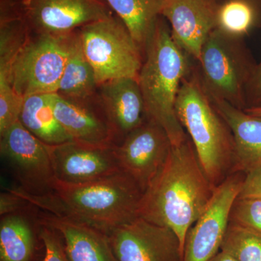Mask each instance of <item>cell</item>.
<instances>
[{
	"label": "cell",
	"instance_id": "cell-32",
	"mask_svg": "<svg viewBox=\"0 0 261 261\" xmlns=\"http://www.w3.org/2000/svg\"><path fill=\"white\" fill-rule=\"evenodd\" d=\"M252 1L255 2V3H257V4L261 5V0H252Z\"/></svg>",
	"mask_w": 261,
	"mask_h": 261
},
{
	"label": "cell",
	"instance_id": "cell-8",
	"mask_svg": "<svg viewBox=\"0 0 261 261\" xmlns=\"http://www.w3.org/2000/svg\"><path fill=\"white\" fill-rule=\"evenodd\" d=\"M0 153L20 183L34 195L53 190L56 177L47 145L19 121L0 135Z\"/></svg>",
	"mask_w": 261,
	"mask_h": 261
},
{
	"label": "cell",
	"instance_id": "cell-9",
	"mask_svg": "<svg viewBox=\"0 0 261 261\" xmlns=\"http://www.w3.org/2000/svg\"><path fill=\"white\" fill-rule=\"evenodd\" d=\"M245 173H232L215 190L205 212L189 229L183 261H209L221 250Z\"/></svg>",
	"mask_w": 261,
	"mask_h": 261
},
{
	"label": "cell",
	"instance_id": "cell-31",
	"mask_svg": "<svg viewBox=\"0 0 261 261\" xmlns=\"http://www.w3.org/2000/svg\"><path fill=\"white\" fill-rule=\"evenodd\" d=\"M250 114L256 115L261 116V107L249 108L244 110Z\"/></svg>",
	"mask_w": 261,
	"mask_h": 261
},
{
	"label": "cell",
	"instance_id": "cell-6",
	"mask_svg": "<svg viewBox=\"0 0 261 261\" xmlns=\"http://www.w3.org/2000/svg\"><path fill=\"white\" fill-rule=\"evenodd\" d=\"M77 31L98 86L118 79H138L144 55L118 17L113 15Z\"/></svg>",
	"mask_w": 261,
	"mask_h": 261
},
{
	"label": "cell",
	"instance_id": "cell-30",
	"mask_svg": "<svg viewBox=\"0 0 261 261\" xmlns=\"http://www.w3.org/2000/svg\"><path fill=\"white\" fill-rule=\"evenodd\" d=\"M209 261H238L228 252L220 250Z\"/></svg>",
	"mask_w": 261,
	"mask_h": 261
},
{
	"label": "cell",
	"instance_id": "cell-16",
	"mask_svg": "<svg viewBox=\"0 0 261 261\" xmlns=\"http://www.w3.org/2000/svg\"><path fill=\"white\" fill-rule=\"evenodd\" d=\"M97 92L98 100L114 134L115 145L147 120L138 79L108 81L98 86Z\"/></svg>",
	"mask_w": 261,
	"mask_h": 261
},
{
	"label": "cell",
	"instance_id": "cell-11",
	"mask_svg": "<svg viewBox=\"0 0 261 261\" xmlns=\"http://www.w3.org/2000/svg\"><path fill=\"white\" fill-rule=\"evenodd\" d=\"M171 146L166 130L147 118L113 148L121 171L144 192L166 163Z\"/></svg>",
	"mask_w": 261,
	"mask_h": 261
},
{
	"label": "cell",
	"instance_id": "cell-18",
	"mask_svg": "<svg viewBox=\"0 0 261 261\" xmlns=\"http://www.w3.org/2000/svg\"><path fill=\"white\" fill-rule=\"evenodd\" d=\"M39 223L61 235L68 261H118L108 235L97 228L49 214Z\"/></svg>",
	"mask_w": 261,
	"mask_h": 261
},
{
	"label": "cell",
	"instance_id": "cell-4",
	"mask_svg": "<svg viewBox=\"0 0 261 261\" xmlns=\"http://www.w3.org/2000/svg\"><path fill=\"white\" fill-rule=\"evenodd\" d=\"M176 113L204 172L217 187L232 173L234 142L229 127L215 107L195 67L182 81Z\"/></svg>",
	"mask_w": 261,
	"mask_h": 261
},
{
	"label": "cell",
	"instance_id": "cell-26",
	"mask_svg": "<svg viewBox=\"0 0 261 261\" xmlns=\"http://www.w3.org/2000/svg\"><path fill=\"white\" fill-rule=\"evenodd\" d=\"M42 226L40 238L45 247V256L43 261H68L58 233L50 227Z\"/></svg>",
	"mask_w": 261,
	"mask_h": 261
},
{
	"label": "cell",
	"instance_id": "cell-1",
	"mask_svg": "<svg viewBox=\"0 0 261 261\" xmlns=\"http://www.w3.org/2000/svg\"><path fill=\"white\" fill-rule=\"evenodd\" d=\"M216 188L188 137L171 146L166 163L143 192L138 217L172 230L184 250L189 229L205 212Z\"/></svg>",
	"mask_w": 261,
	"mask_h": 261
},
{
	"label": "cell",
	"instance_id": "cell-25",
	"mask_svg": "<svg viewBox=\"0 0 261 261\" xmlns=\"http://www.w3.org/2000/svg\"><path fill=\"white\" fill-rule=\"evenodd\" d=\"M229 223L261 234V197L237 198L230 214Z\"/></svg>",
	"mask_w": 261,
	"mask_h": 261
},
{
	"label": "cell",
	"instance_id": "cell-23",
	"mask_svg": "<svg viewBox=\"0 0 261 261\" xmlns=\"http://www.w3.org/2000/svg\"><path fill=\"white\" fill-rule=\"evenodd\" d=\"M257 5L252 0H226L218 6L216 29L230 37L243 39L256 25Z\"/></svg>",
	"mask_w": 261,
	"mask_h": 261
},
{
	"label": "cell",
	"instance_id": "cell-20",
	"mask_svg": "<svg viewBox=\"0 0 261 261\" xmlns=\"http://www.w3.org/2000/svg\"><path fill=\"white\" fill-rule=\"evenodd\" d=\"M53 94H34L24 98L19 121L46 145L72 141L55 116Z\"/></svg>",
	"mask_w": 261,
	"mask_h": 261
},
{
	"label": "cell",
	"instance_id": "cell-19",
	"mask_svg": "<svg viewBox=\"0 0 261 261\" xmlns=\"http://www.w3.org/2000/svg\"><path fill=\"white\" fill-rule=\"evenodd\" d=\"M97 89L95 73L84 55L78 31H75L56 93L70 99L89 100L93 99Z\"/></svg>",
	"mask_w": 261,
	"mask_h": 261
},
{
	"label": "cell",
	"instance_id": "cell-10",
	"mask_svg": "<svg viewBox=\"0 0 261 261\" xmlns=\"http://www.w3.org/2000/svg\"><path fill=\"white\" fill-rule=\"evenodd\" d=\"M19 10L35 34L68 35L113 15L105 0H22Z\"/></svg>",
	"mask_w": 261,
	"mask_h": 261
},
{
	"label": "cell",
	"instance_id": "cell-13",
	"mask_svg": "<svg viewBox=\"0 0 261 261\" xmlns=\"http://www.w3.org/2000/svg\"><path fill=\"white\" fill-rule=\"evenodd\" d=\"M113 146L96 147L75 141L47 145L56 179L81 185L120 172Z\"/></svg>",
	"mask_w": 261,
	"mask_h": 261
},
{
	"label": "cell",
	"instance_id": "cell-22",
	"mask_svg": "<svg viewBox=\"0 0 261 261\" xmlns=\"http://www.w3.org/2000/svg\"><path fill=\"white\" fill-rule=\"evenodd\" d=\"M34 247V233L23 216L16 213L2 218L0 261H29Z\"/></svg>",
	"mask_w": 261,
	"mask_h": 261
},
{
	"label": "cell",
	"instance_id": "cell-3",
	"mask_svg": "<svg viewBox=\"0 0 261 261\" xmlns=\"http://www.w3.org/2000/svg\"><path fill=\"white\" fill-rule=\"evenodd\" d=\"M189 58L173 39L169 25L160 17L146 45L138 82L147 119L166 130L172 145L188 137L178 121L176 102L182 81L193 67Z\"/></svg>",
	"mask_w": 261,
	"mask_h": 261
},
{
	"label": "cell",
	"instance_id": "cell-29",
	"mask_svg": "<svg viewBox=\"0 0 261 261\" xmlns=\"http://www.w3.org/2000/svg\"><path fill=\"white\" fill-rule=\"evenodd\" d=\"M29 205L25 200L15 193L13 190L2 192L0 195V214L5 215L16 214L23 207Z\"/></svg>",
	"mask_w": 261,
	"mask_h": 261
},
{
	"label": "cell",
	"instance_id": "cell-28",
	"mask_svg": "<svg viewBox=\"0 0 261 261\" xmlns=\"http://www.w3.org/2000/svg\"><path fill=\"white\" fill-rule=\"evenodd\" d=\"M246 105V108L261 107V61L255 65L247 85Z\"/></svg>",
	"mask_w": 261,
	"mask_h": 261
},
{
	"label": "cell",
	"instance_id": "cell-14",
	"mask_svg": "<svg viewBox=\"0 0 261 261\" xmlns=\"http://www.w3.org/2000/svg\"><path fill=\"white\" fill-rule=\"evenodd\" d=\"M218 6L216 0H164L161 16L169 23L175 42L195 61L216 29Z\"/></svg>",
	"mask_w": 261,
	"mask_h": 261
},
{
	"label": "cell",
	"instance_id": "cell-12",
	"mask_svg": "<svg viewBox=\"0 0 261 261\" xmlns=\"http://www.w3.org/2000/svg\"><path fill=\"white\" fill-rule=\"evenodd\" d=\"M107 235L118 261H183L177 235L142 218L121 225Z\"/></svg>",
	"mask_w": 261,
	"mask_h": 261
},
{
	"label": "cell",
	"instance_id": "cell-2",
	"mask_svg": "<svg viewBox=\"0 0 261 261\" xmlns=\"http://www.w3.org/2000/svg\"><path fill=\"white\" fill-rule=\"evenodd\" d=\"M33 205L58 217L88 225L108 234L111 230L138 217L143 192L123 171L81 185L55 181L53 190L34 195L12 190Z\"/></svg>",
	"mask_w": 261,
	"mask_h": 261
},
{
	"label": "cell",
	"instance_id": "cell-24",
	"mask_svg": "<svg viewBox=\"0 0 261 261\" xmlns=\"http://www.w3.org/2000/svg\"><path fill=\"white\" fill-rule=\"evenodd\" d=\"M221 250L238 261H261V234L229 223Z\"/></svg>",
	"mask_w": 261,
	"mask_h": 261
},
{
	"label": "cell",
	"instance_id": "cell-27",
	"mask_svg": "<svg viewBox=\"0 0 261 261\" xmlns=\"http://www.w3.org/2000/svg\"><path fill=\"white\" fill-rule=\"evenodd\" d=\"M261 197V166L245 174L238 198Z\"/></svg>",
	"mask_w": 261,
	"mask_h": 261
},
{
	"label": "cell",
	"instance_id": "cell-5",
	"mask_svg": "<svg viewBox=\"0 0 261 261\" xmlns=\"http://www.w3.org/2000/svg\"><path fill=\"white\" fill-rule=\"evenodd\" d=\"M197 70L209 95L245 110L247 85L257 63L243 39L215 29L202 47Z\"/></svg>",
	"mask_w": 261,
	"mask_h": 261
},
{
	"label": "cell",
	"instance_id": "cell-21",
	"mask_svg": "<svg viewBox=\"0 0 261 261\" xmlns=\"http://www.w3.org/2000/svg\"><path fill=\"white\" fill-rule=\"evenodd\" d=\"M123 22L142 53L161 16L164 0H105Z\"/></svg>",
	"mask_w": 261,
	"mask_h": 261
},
{
	"label": "cell",
	"instance_id": "cell-15",
	"mask_svg": "<svg viewBox=\"0 0 261 261\" xmlns=\"http://www.w3.org/2000/svg\"><path fill=\"white\" fill-rule=\"evenodd\" d=\"M80 100L53 94L55 116L72 141L96 146L112 147L114 134L100 103Z\"/></svg>",
	"mask_w": 261,
	"mask_h": 261
},
{
	"label": "cell",
	"instance_id": "cell-7",
	"mask_svg": "<svg viewBox=\"0 0 261 261\" xmlns=\"http://www.w3.org/2000/svg\"><path fill=\"white\" fill-rule=\"evenodd\" d=\"M73 33L64 36H29L13 61L8 79L20 97L24 99L34 94L56 93Z\"/></svg>",
	"mask_w": 261,
	"mask_h": 261
},
{
	"label": "cell",
	"instance_id": "cell-17",
	"mask_svg": "<svg viewBox=\"0 0 261 261\" xmlns=\"http://www.w3.org/2000/svg\"><path fill=\"white\" fill-rule=\"evenodd\" d=\"M210 97L232 134L235 148L232 173L246 174L261 166V116L247 113L223 99Z\"/></svg>",
	"mask_w": 261,
	"mask_h": 261
}]
</instances>
